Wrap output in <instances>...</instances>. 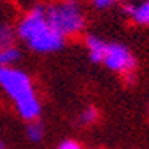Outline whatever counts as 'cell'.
I'll use <instances>...</instances> for the list:
<instances>
[{"instance_id":"obj_1","label":"cell","mask_w":149,"mask_h":149,"mask_svg":"<svg viewBox=\"0 0 149 149\" xmlns=\"http://www.w3.org/2000/svg\"><path fill=\"white\" fill-rule=\"evenodd\" d=\"M18 36L28 43L36 53H53L64 46V36L56 31L46 20V10L36 7L22 20Z\"/></svg>"},{"instance_id":"obj_2","label":"cell","mask_w":149,"mask_h":149,"mask_svg":"<svg viewBox=\"0 0 149 149\" xmlns=\"http://www.w3.org/2000/svg\"><path fill=\"white\" fill-rule=\"evenodd\" d=\"M0 87L15 100L18 111L25 120L38 118L41 107L35 97L30 77L25 72L12 67H0Z\"/></svg>"},{"instance_id":"obj_3","label":"cell","mask_w":149,"mask_h":149,"mask_svg":"<svg viewBox=\"0 0 149 149\" xmlns=\"http://www.w3.org/2000/svg\"><path fill=\"white\" fill-rule=\"evenodd\" d=\"M46 20L64 38L79 33L85 26V18L77 0H62L53 3L46 10Z\"/></svg>"},{"instance_id":"obj_4","label":"cell","mask_w":149,"mask_h":149,"mask_svg":"<svg viewBox=\"0 0 149 149\" xmlns=\"http://www.w3.org/2000/svg\"><path fill=\"white\" fill-rule=\"evenodd\" d=\"M103 64L110 70L120 72V74H131L136 67V59L130 53V49L125 48L120 43H107L105 54H103Z\"/></svg>"},{"instance_id":"obj_5","label":"cell","mask_w":149,"mask_h":149,"mask_svg":"<svg viewBox=\"0 0 149 149\" xmlns=\"http://www.w3.org/2000/svg\"><path fill=\"white\" fill-rule=\"evenodd\" d=\"M107 43L97 36H88L87 38V49H88V56L93 62H102L103 61V54H105Z\"/></svg>"},{"instance_id":"obj_6","label":"cell","mask_w":149,"mask_h":149,"mask_svg":"<svg viewBox=\"0 0 149 149\" xmlns=\"http://www.w3.org/2000/svg\"><path fill=\"white\" fill-rule=\"evenodd\" d=\"M125 12L130 13L134 18L136 23H141V25H149V0L144 3L138 5V7H133V5H128L125 7Z\"/></svg>"},{"instance_id":"obj_7","label":"cell","mask_w":149,"mask_h":149,"mask_svg":"<svg viewBox=\"0 0 149 149\" xmlns=\"http://www.w3.org/2000/svg\"><path fill=\"white\" fill-rule=\"evenodd\" d=\"M18 59H20V51L17 48H13V46L0 51V67H10Z\"/></svg>"},{"instance_id":"obj_8","label":"cell","mask_w":149,"mask_h":149,"mask_svg":"<svg viewBox=\"0 0 149 149\" xmlns=\"http://www.w3.org/2000/svg\"><path fill=\"white\" fill-rule=\"evenodd\" d=\"M13 38H15V35L12 31V28L2 25L0 26V51L5 48H10L13 44Z\"/></svg>"},{"instance_id":"obj_9","label":"cell","mask_w":149,"mask_h":149,"mask_svg":"<svg viewBox=\"0 0 149 149\" xmlns=\"http://www.w3.org/2000/svg\"><path fill=\"white\" fill-rule=\"evenodd\" d=\"M43 134H44V128H43L41 123L35 121V123H31L30 126H28V138H30L31 141H35V143L41 141Z\"/></svg>"},{"instance_id":"obj_10","label":"cell","mask_w":149,"mask_h":149,"mask_svg":"<svg viewBox=\"0 0 149 149\" xmlns=\"http://www.w3.org/2000/svg\"><path fill=\"white\" fill-rule=\"evenodd\" d=\"M97 116H98V113H97V110L93 108V107H87V108L82 111V115H80V123L82 125H88V123H93L97 120Z\"/></svg>"},{"instance_id":"obj_11","label":"cell","mask_w":149,"mask_h":149,"mask_svg":"<svg viewBox=\"0 0 149 149\" xmlns=\"http://www.w3.org/2000/svg\"><path fill=\"white\" fill-rule=\"evenodd\" d=\"M118 2V0H92V3L95 5L97 8H108V7H111V5H115Z\"/></svg>"},{"instance_id":"obj_12","label":"cell","mask_w":149,"mask_h":149,"mask_svg":"<svg viewBox=\"0 0 149 149\" xmlns=\"http://www.w3.org/2000/svg\"><path fill=\"white\" fill-rule=\"evenodd\" d=\"M57 149H82V146H80L79 143H75V141L67 139V141H62L61 146H59Z\"/></svg>"},{"instance_id":"obj_13","label":"cell","mask_w":149,"mask_h":149,"mask_svg":"<svg viewBox=\"0 0 149 149\" xmlns=\"http://www.w3.org/2000/svg\"><path fill=\"white\" fill-rule=\"evenodd\" d=\"M0 149H5V144H3V141L0 139Z\"/></svg>"}]
</instances>
